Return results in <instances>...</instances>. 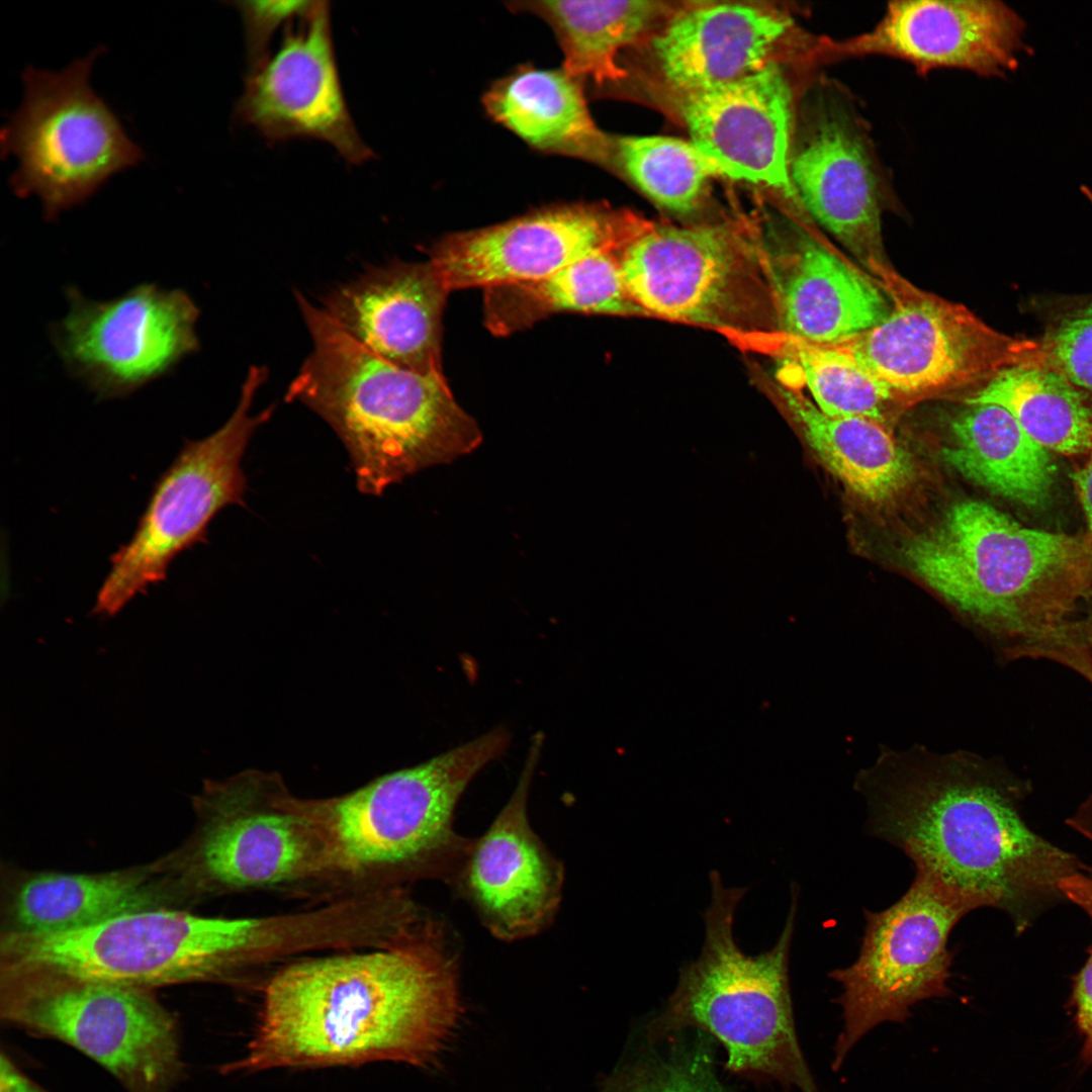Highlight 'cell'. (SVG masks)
Returning <instances> with one entry per match:
<instances>
[{
    "label": "cell",
    "mask_w": 1092,
    "mask_h": 1092,
    "mask_svg": "<svg viewBox=\"0 0 1092 1092\" xmlns=\"http://www.w3.org/2000/svg\"><path fill=\"white\" fill-rule=\"evenodd\" d=\"M463 1013L457 966L426 915L380 947L301 957L265 987L257 1033L237 1069L438 1061Z\"/></svg>",
    "instance_id": "1"
},
{
    "label": "cell",
    "mask_w": 1092,
    "mask_h": 1092,
    "mask_svg": "<svg viewBox=\"0 0 1092 1092\" xmlns=\"http://www.w3.org/2000/svg\"><path fill=\"white\" fill-rule=\"evenodd\" d=\"M863 792L874 836L974 910L1002 911L1017 935L1067 901L1065 877L1086 870L1027 825L1020 791L963 759H933L872 781Z\"/></svg>",
    "instance_id": "2"
},
{
    "label": "cell",
    "mask_w": 1092,
    "mask_h": 1092,
    "mask_svg": "<svg viewBox=\"0 0 1092 1092\" xmlns=\"http://www.w3.org/2000/svg\"><path fill=\"white\" fill-rule=\"evenodd\" d=\"M931 588L993 635L1009 659L1033 658L1092 597V538L1024 527L981 500L953 505L904 549Z\"/></svg>",
    "instance_id": "3"
},
{
    "label": "cell",
    "mask_w": 1092,
    "mask_h": 1092,
    "mask_svg": "<svg viewBox=\"0 0 1092 1092\" xmlns=\"http://www.w3.org/2000/svg\"><path fill=\"white\" fill-rule=\"evenodd\" d=\"M296 300L313 347L285 398L306 405L335 431L360 492L381 495L480 444L476 422L456 402L443 374H421L383 360L301 293Z\"/></svg>",
    "instance_id": "4"
},
{
    "label": "cell",
    "mask_w": 1092,
    "mask_h": 1092,
    "mask_svg": "<svg viewBox=\"0 0 1092 1092\" xmlns=\"http://www.w3.org/2000/svg\"><path fill=\"white\" fill-rule=\"evenodd\" d=\"M509 743L508 730L497 727L355 791L314 799L332 850L328 901L406 889L420 880L451 883L471 844L454 830L456 806Z\"/></svg>",
    "instance_id": "5"
},
{
    "label": "cell",
    "mask_w": 1092,
    "mask_h": 1092,
    "mask_svg": "<svg viewBox=\"0 0 1092 1092\" xmlns=\"http://www.w3.org/2000/svg\"><path fill=\"white\" fill-rule=\"evenodd\" d=\"M709 878L701 954L679 969L666 1006L648 1027L650 1041L696 1028L723 1045L727 1071L787 1090L819 1092L800 1048L790 990L798 889L792 885L790 912L776 944L749 956L733 936L735 912L747 888H726L717 871Z\"/></svg>",
    "instance_id": "6"
},
{
    "label": "cell",
    "mask_w": 1092,
    "mask_h": 1092,
    "mask_svg": "<svg viewBox=\"0 0 1092 1092\" xmlns=\"http://www.w3.org/2000/svg\"><path fill=\"white\" fill-rule=\"evenodd\" d=\"M300 942L298 923L289 913L226 918L159 909L72 931L1 934L0 966L153 990L234 982L247 972L287 962Z\"/></svg>",
    "instance_id": "7"
},
{
    "label": "cell",
    "mask_w": 1092,
    "mask_h": 1092,
    "mask_svg": "<svg viewBox=\"0 0 1092 1092\" xmlns=\"http://www.w3.org/2000/svg\"><path fill=\"white\" fill-rule=\"evenodd\" d=\"M192 805L194 830L163 857L194 905L258 891L324 895L332 850L314 799L296 797L275 772L248 769L204 780Z\"/></svg>",
    "instance_id": "8"
},
{
    "label": "cell",
    "mask_w": 1092,
    "mask_h": 1092,
    "mask_svg": "<svg viewBox=\"0 0 1092 1092\" xmlns=\"http://www.w3.org/2000/svg\"><path fill=\"white\" fill-rule=\"evenodd\" d=\"M619 262L630 294L647 315L754 344L781 332L762 240L743 228L641 221Z\"/></svg>",
    "instance_id": "9"
},
{
    "label": "cell",
    "mask_w": 1092,
    "mask_h": 1092,
    "mask_svg": "<svg viewBox=\"0 0 1092 1092\" xmlns=\"http://www.w3.org/2000/svg\"><path fill=\"white\" fill-rule=\"evenodd\" d=\"M0 1014L77 1049L127 1092H171L182 1076L177 1021L151 989L0 966Z\"/></svg>",
    "instance_id": "10"
},
{
    "label": "cell",
    "mask_w": 1092,
    "mask_h": 1092,
    "mask_svg": "<svg viewBox=\"0 0 1092 1092\" xmlns=\"http://www.w3.org/2000/svg\"><path fill=\"white\" fill-rule=\"evenodd\" d=\"M103 52L96 48L58 72L27 66L22 103L0 133L1 155L18 161L9 185L19 197L36 195L48 220L145 159L90 84Z\"/></svg>",
    "instance_id": "11"
},
{
    "label": "cell",
    "mask_w": 1092,
    "mask_h": 1092,
    "mask_svg": "<svg viewBox=\"0 0 1092 1092\" xmlns=\"http://www.w3.org/2000/svg\"><path fill=\"white\" fill-rule=\"evenodd\" d=\"M872 276L890 298L889 315L828 345L886 384L902 404L979 389L1013 366L1043 365L1037 340L994 330L965 305L915 286L891 263L878 266Z\"/></svg>",
    "instance_id": "12"
},
{
    "label": "cell",
    "mask_w": 1092,
    "mask_h": 1092,
    "mask_svg": "<svg viewBox=\"0 0 1092 1092\" xmlns=\"http://www.w3.org/2000/svg\"><path fill=\"white\" fill-rule=\"evenodd\" d=\"M266 377V368L250 367L231 418L211 435L186 441L160 476L133 536L111 556L93 613L114 616L136 595L163 581L179 553L206 541L207 527L219 511L244 505L243 456L253 434L275 407L250 414Z\"/></svg>",
    "instance_id": "13"
},
{
    "label": "cell",
    "mask_w": 1092,
    "mask_h": 1092,
    "mask_svg": "<svg viewBox=\"0 0 1092 1092\" xmlns=\"http://www.w3.org/2000/svg\"><path fill=\"white\" fill-rule=\"evenodd\" d=\"M971 911L969 904L918 870L898 901L882 911L864 910L858 957L829 974L841 987L843 1018L833 1070L879 1024L902 1023L917 1002L950 994L953 952L948 938Z\"/></svg>",
    "instance_id": "14"
},
{
    "label": "cell",
    "mask_w": 1092,
    "mask_h": 1092,
    "mask_svg": "<svg viewBox=\"0 0 1092 1092\" xmlns=\"http://www.w3.org/2000/svg\"><path fill=\"white\" fill-rule=\"evenodd\" d=\"M69 311L51 330L67 369L101 399L126 396L199 349V309L183 290L140 284L93 300L71 286Z\"/></svg>",
    "instance_id": "15"
},
{
    "label": "cell",
    "mask_w": 1092,
    "mask_h": 1092,
    "mask_svg": "<svg viewBox=\"0 0 1092 1092\" xmlns=\"http://www.w3.org/2000/svg\"><path fill=\"white\" fill-rule=\"evenodd\" d=\"M287 25L277 51L245 78L237 121L272 143L312 139L332 146L349 164L374 153L350 114L337 66L330 3L316 1L299 26Z\"/></svg>",
    "instance_id": "16"
},
{
    "label": "cell",
    "mask_w": 1092,
    "mask_h": 1092,
    "mask_svg": "<svg viewBox=\"0 0 1092 1092\" xmlns=\"http://www.w3.org/2000/svg\"><path fill=\"white\" fill-rule=\"evenodd\" d=\"M640 221L600 205H552L444 237L429 252L449 290L545 278L601 251H620Z\"/></svg>",
    "instance_id": "17"
},
{
    "label": "cell",
    "mask_w": 1092,
    "mask_h": 1092,
    "mask_svg": "<svg viewBox=\"0 0 1092 1092\" xmlns=\"http://www.w3.org/2000/svg\"><path fill=\"white\" fill-rule=\"evenodd\" d=\"M543 736L532 738L510 800L482 836L471 840L452 884L493 936H533L553 921L561 900L563 867L534 832L528 796Z\"/></svg>",
    "instance_id": "18"
},
{
    "label": "cell",
    "mask_w": 1092,
    "mask_h": 1092,
    "mask_svg": "<svg viewBox=\"0 0 1092 1092\" xmlns=\"http://www.w3.org/2000/svg\"><path fill=\"white\" fill-rule=\"evenodd\" d=\"M820 96L791 178L809 214L871 273L889 263L882 237L883 181L866 129L839 90Z\"/></svg>",
    "instance_id": "19"
},
{
    "label": "cell",
    "mask_w": 1092,
    "mask_h": 1092,
    "mask_svg": "<svg viewBox=\"0 0 1092 1092\" xmlns=\"http://www.w3.org/2000/svg\"><path fill=\"white\" fill-rule=\"evenodd\" d=\"M680 115L691 141L724 177L774 189L799 224L814 230L791 178L794 92L780 64L774 61L736 82L680 97Z\"/></svg>",
    "instance_id": "20"
},
{
    "label": "cell",
    "mask_w": 1092,
    "mask_h": 1092,
    "mask_svg": "<svg viewBox=\"0 0 1092 1092\" xmlns=\"http://www.w3.org/2000/svg\"><path fill=\"white\" fill-rule=\"evenodd\" d=\"M1026 23L997 0H906L888 4L868 32L826 41L833 57L884 56L903 60L920 73L937 68L1004 76L1026 52Z\"/></svg>",
    "instance_id": "21"
},
{
    "label": "cell",
    "mask_w": 1092,
    "mask_h": 1092,
    "mask_svg": "<svg viewBox=\"0 0 1092 1092\" xmlns=\"http://www.w3.org/2000/svg\"><path fill=\"white\" fill-rule=\"evenodd\" d=\"M449 291L430 261H392L329 292L322 308L383 360L421 374H443L441 323Z\"/></svg>",
    "instance_id": "22"
},
{
    "label": "cell",
    "mask_w": 1092,
    "mask_h": 1092,
    "mask_svg": "<svg viewBox=\"0 0 1092 1092\" xmlns=\"http://www.w3.org/2000/svg\"><path fill=\"white\" fill-rule=\"evenodd\" d=\"M796 229L786 243L761 239L781 333L828 344L882 323L891 301L878 281L822 236L798 223Z\"/></svg>",
    "instance_id": "23"
},
{
    "label": "cell",
    "mask_w": 1092,
    "mask_h": 1092,
    "mask_svg": "<svg viewBox=\"0 0 1092 1092\" xmlns=\"http://www.w3.org/2000/svg\"><path fill=\"white\" fill-rule=\"evenodd\" d=\"M191 905L163 856L103 873L23 872L7 883L1 934L72 931L131 913Z\"/></svg>",
    "instance_id": "24"
},
{
    "label": "cell",
    "mask_w": 1092,
    "mask_h": 1092,
    "mask_svg": "<svg viewBox=\"0 0 1092 1092\" xmlns=\"http://www.w3.org/2000/svg\"><path fill=\"white\" fill-rule=\"evenodd\" d=\"M793 26L776 9L703 3L670 14L651 37L658 72L680 97L743 79L769 63Z\"/></svg>",
    "instance_id": "25"
},
{
    "label": "cell",
    "mask_w": 1092,
    "mask_h": 1092,
    "mask_svg": "<svg viewBox=\"0 0 1092 1092\" xmlns=\"http://www.w3.org/2000/svg\"><path fill=\"white\" fill-rule=\"evenodd\" d=\"M486 113L547 154L607 163L610 141L597 127L585 87L564 69L522 66L483 96Z\"/></svg>",
    "instance_id": "26"
},
{
    "label": "cell",
    "mask_w": 1092,
    "mask_h": 1092,
    "mask_svg": "<svg viewBox=\"0 0 1092 1092\" xmlns=\"http://www.w3.org/2000/svg\"><path fill=\"white\" fill-rule=\"evenodd\" d=\"M944 460L995 494L1029 509L1052 498L1056 467L1050 451L1035 442L1004 407L968 404L951 421Z\"/></svg>",
    "instance_id": "27"
},
{
    "label": "cell",
    "mask_w": 1092,
    "mask_h": 1092,
    "mask_svg": "<svg viewBox=\"0 0 1092 1092\" xmlns=\"http://www.w3.org/2000/svg\"><path fill=\"white\" fill-rule=\"evenodd\" d=\"M776 390L817 455L856 495L872 503L887 502L911 481L912 459L882 423L831 417L795 387L783 384Z\"/></svg>",
    "instance_id": "28"
},
{
    "label": "cell",
    "mask_w": 1092,
    "mask_h": 1092,
    "mask_svg": "<svg viewBox=\"0 0 1092 1092\" xmlns=\"http://www.w3.org/2000/svg\"><path fill=\"white\" fill-rule=\"evenodd\" d=\"M512 9L544 19L562 50V69L583 86H598L625 77L620 53L638 41L666 14L655 1H522Z\"/></svg>",
    "instance_id": "29"
},
{
    "label": "cell",
    "mask_w": 1092,
    "mask_h": 1092,
    "mask_svg": "<svg viewBox=\"0 0 1092 1092\" xmlns=\"http://www.w3.org/2000/svg\"><path fill=\"white\" fill-rule=\"evenodd\" d=\"M486 322L511 333L553 312L647 315L630 294L619 251H601L534 281L486 288Z\"/></svg>",
    "instance_id": "30"
},
{
    "label": "cell",
    "mask_w": 1092,
    "mask_h": 1092,
    "mask_svg": "<svg viewBox=\"0 0 1092 1092\" xmlns=\"http://www.w3.org/2000/svg\"><path fill=\"white\" fill-rule=\"evenodd\" d=\"M967 404L1007 410L1049 451L1067 456L1092 452V403L1083 389L1045 365L1007 368L967 397Z\"/></svg>",
    "instance_id": "31"
},
{
    "label": "cell",
    "mask_w": 1092,
    "mask_h": 1092,
    "mask_svg": "<svg viewBox=\"0 0 1092 1092\" xmlns=\"http://www.w3.org/2000/svg\"><path fill=\"white\" fill-rule=\"evenodd\" d=\"M756 347L767 348L810 390L816 406L831 417H860L884 423L902 403L892 390L847 354L828 344L777 333Z\"/></svg>",
    "instance_id": "32"
},
{
    "label": "cell",
    "mask_w": 1092,
    "mask_h": 1092,
    "mask_svg": "<svg viewBox=\"0 0 1092 1092\" xmlns=\"http://www.w3.org/2000/svg\"><path fill=\"white\" fill-rule=\"evenodd\" d=\"M608 161L661 207L695 211L709 182L724 177L721 167L692 141L673 136H621L611 140Z\"/></svg>",
    "instance_id": "33"
},
{
    "label": "cell",
    "mask_w": 1092,
    "mask_h": 1092,
    "mask_svg": "<svg viewBox=\"0 0 1092 1092\" xmlns=\"http://www.w3.org/2000/svg\"><path fill=\"white\" fill-rule=\"evenodd\" d=\"M1044 315L1043 365L1092 392V295L1054 301Z\"/></svg>",
    "instance_id": "34"
},
{
    "label": "cell",
    "mask_w": 1092,
    "mask_h": 1092,
    "mask_svg": "<svg viewBox=\"0 0 1092 1092\" xmlns=\"http://www.w3.org/2000/svg\"><path fill=\"white\" fill-rule=\"evenodd\" d=\"M629 1092H726L710 1055L702 1049L674 1051L630 1065Z\"/></svg>",
    "instance_id": "35"
},
{
    "label": "cell",
    "mask_w": 1092,
    "mask_h": 1092,
    "mask_svg": "<svg viewBox=\"0 0 1092 1092\" xmlns=\"http://www.w3.org/2000/svg\"><path fill=\"white\" fill-rule=\"evenodd\" d=\"M245 31L248 72L258 68L269 57V44L275 32L284 24L306 17L316 1L267 0L236 1Z\"/></svg>",
    "instance_id": "36"
},
{
    "label": "cell",
    "mask_w": 1092,
    "mask_h": 1092,
    "mask_svg": "<svg viewBox=\"0 0 1092 1092\" xmlns=\"http://www.w3.org/2000/svg\"><path fill=\"white\" fill-rule=\"evenodd\" d=\"M1060 889L1067 901L1082 908L1092 922V876L1079 872L1065 877ZM1072 1004L1075 1020L1084 1041L1081 1059L1092 1064V947L1085 965L1074 978Z\"/></svg>",
    "instance_id": "37"
},
{
    "label": "cell",
    "mask_w": 1092,
    "mask_h": 1092,
    "mask_svg": "<svg viewBox=\"0 0 1092 1092\" xmlns=\"http://www.w3.org/2000/svg\"><path fill=\"white\" fill-rule=\"evenodd\" d=\"M1059 663L1082 675L1092 685V646L1069 647L1060 656ZM1067 826L1092 842V793L1066 820ZM1092 876V867L1088 868Z\"/></svg>",
    "instance_id": "38"
},
{
    "label": "cell",
    "mask_w": 1092,
    "mask_h": 1092,
    "mask_svg": "<svg viewBox=\"0 0 1092 1092\" xmlns=\"http://www.w3.org/2000/svg\"><path fill=\"white\" fill-rule=\"evenodd\" d=\"M1092 646V597L1081 611L1063 631L1055 648Z\"/></svg>",
    "instance_id": "39"
},
{
    "label": "cell",
    "mask_w": 1092,
    "mask_h": 1092,
    "mask_svg": "<svg viewBox=\"0 0 1092 1092\" xmlns=\"http://www.w3.org/2000/svg\"><path fill=\"white\" fill-rule=\"evenodd\" d=\"M0 1092H42L25 1075H23L12 1061L1 1056Z\"/></svg>",
    "instance_id": "40"
},
{
    "label": "cell",
    "mask_w": 1092,
    "mask_h": 1092,
    "mask_svg": "<svg viewBox=\"0 0 1092 1092\" xmlns=\"http://www.w3.org/2000/svg\"><path fill=\"white\" fill-rule=\"evenodd\" d=\"M1073 479L1092 538V452L1087 462L1073 474Z\"/></svg>",
    "instance_id": "41"
},
{
    "label": "cell",
    "mask_w": 1092,
    "mask_h": 1092,
    "mask_svg": "<svg viewBox=\"0 0 1092 1092\" xmlns=\"http://www.w3.org/2000/svg\"><path fill=\"white\" fill-rule=\"evenodd\" d=\"M629 1083L628 1070L622 1066L606 1079L598 1092H628Z\"/></svg>",
    "instance_id": "42"
},
{
    "label": "cell",
    "mask_w": 1092,
    "mask_h": 1092,
    "mask_svg": "<svg viewBox=\"0 0 1092 1092\" xmlns=\"http://www.w3.org/2000/svg\"><path fill=\"white\" fill-rule=\"evenodd\" d=\"M1082 191L1092 204V191L1086 186H1082Z\"/></svg>",
    "instance_id": "43"
}]
</instances>
